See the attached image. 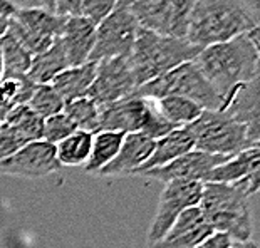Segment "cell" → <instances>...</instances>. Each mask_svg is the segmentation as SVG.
Listing matches in <instances>:
<instances>
[{
	"mask_svg": "<svg viewBox=\"0 0 260 248\" xmlns=\"http://www.w3.org/2000/svg\"><path fill=\"white\" fill-rule=\"evenodd\" d=\"M258 27L230 41L200 49L193 62L223 97L242 84L258 79Z\"/></svg>",
	"mask_w": 260,
	"mask_h": 248,
	"instance_id": "obj_1",
	"label": "cell"
},
{
	"mask_svg": "<svg viewBox=\"0 0 260 248\" xmlns=\"http://www.w3.org/2000/svg\"><path fill=\"white\" fill-rule=\"evenodd\" d=\"M260 24V0H197L186 41L198 49L247 34Z\"/></svg>",
	"mask_w": 260,
	"mask_h": 248,
	"instance_id": "obj_2",
	"label": "cell"
},
{
	"mask_svg": "<svg viewBox=\"0 0 260 248\" xmlns=\"http://www.w3.org/2000/svg\"><path fill=\"white\" fill-rule=\"evenodd\" d=\"M258 183V174L235 183H203L198 208L213 231L225 233L232 241L250 240V198L257 193Z\"/></svg>",
	"mask_w": 260,
	"mask_h": 248,
	"instance_id": "obj_3",
	"label": "cell"
},
{
	"mask_svg": "<svg viewBox=\"0 0 260 248\" xmlns=\"http://www.w3.org/2000/svg\"><path fill=\"white\" fill-rule=\"evenodd\" d=\"M198 52L200 49L186 39L163 37L145 29H138L135 46L126 59L138 89L146 82L170 73L171 69L190 62Z\"/></svg>",
	"mask_w": 260,
	"mask_h": 248,
	"instance_id": "obj_4",
	"label": "cell"
},
{
	"mask_svg": "<svg viewBox=\"0 0 260 248\" xmlns=\"http://www.w3.org/2000/svg\"><path fill=\"white\" fill-rule=\"evenodd\" d=\"M186 128L195 141V150L203 153L235 156L248 148H258V131L232 119L223 111H203Z\"/></svg>",
	"mask_w": 260,
	"mask_h": 248,
	"instance_id": "obj_5",
	"label": "cell"
},
{
	"mask_svg": "<svg viewBox=\"0 0 260 248\" xmlns=\"http://www.w3.org/2000/svg\"><path fill=\"white\" fill-rule=\"evenodd\" d=\"M133 94L151 101L168 96L185 97L198 104L203 111H220L223 108V97L210 86L193 60L140 86Z\"/></svg>",
	"mask_w": 260,
	"mask_h": 248,
	"instance_id": "obj_6",
	"label": "cell"
},
{
	"mask_svg": "<svg viewBox=\"0 0 260 248\" xmlns=\"http://www.w3.org/2000/svg\"><path fill=\"white\" fill-rule=\"evenodd\" d=\"M197 0H133L128 4L140 29L173 39H186Z\"/></svg>",
	"mask_w": 260,
	"mask_h": 248,
	"instance_id": "obj_7",
	"label": "cell"
},
{
	"mask_svg": "<svg viewBox=\"0 0 260 248\" xmlns=\"http://www.w3.org/2000/svg\"><path fill=\"white\" fill-rule=\"evenodd\" d=\"M138 29V22L133 17L128 5L118 4L113 12L96 25L94 47L87 62L128 57L135 46Z\"/></svg>",
	"mask_w": 260,
	"mask_h": 248,
	"instance_id": "obj_8",
	"label": "cell"
},
{
	"mask_svg": "<svg viewBox=\"0 0 260 248\" xmlns=\"http://www.w3.org/2000/svg\"><path fill=\"white\" fill-rule=\"evenodd\" d=\"M62 25L64 17L41 7L17 9L9 19L7 32L17 39L32 56H37L52 46L62 30Z\"/></svg>",
	"mask_w": 260,
	"mask_h": 248,
	"instance_id": "obj_9",
	"label": "cell"
},
{
	"mask_svg": "<svg viewBox=\"0 0 260 248\" xmlns=\"http://www.w3.org/2000/svg\"><path fill=\"white\" fill-rule=\"evenodd\" d=\"M151 227L148 231V245L163 238L165 233L176 222V218L188 208L198 206L202 200L203 183L193 180H171L165 183Z\"/></svg>",
	"mask_w": 260,
	"mask_h": 248,
	"instance_id": "obj_10",
	"label": "cell"
},
{
	"mask_svg": "<svg viewBox=\"0 0 260 248\" xmlns=\"http://www.w3.org/2000/svg\"><path fill=\"white\" fill-rule=\"evenodd\" d=\"M136 91L131 67L126 57L106 59L96 62V76L87 92L98 106H106L123 97L131 96Z\"/></svg>",
	"mask_w": 260,
	"mask_h": 248,
	"instance_id": "obj_11",
	"label": "cell"
},
{
	"mask_svg": "<svg viewBox=\"0 0 260 248\" xmlns=\"http://www.w3.org/2000/svg\"><path fill=\"white\" fill-rule=\"evenodd\" d=\"M60 169L56 156V146L47 141H32L20 148L12 156L0 161V174L42 178Z\"/></svg>",
	"mask_w": 260,
	"mask_h": 248,
	"instance_id": "obj_12",
	"label": "cell"
},
{
	"mask_svg": "<svg viewBox=\"0 0 260 248\" xmlns=\"http://www.w3.org/2000/svg\"><path fill=\"white\" fill-rule=\"evenodd\" d=\"M230 158L232 156L210 154V153H203L198 150H191L186 154H183V156L176 158L175 161H171L167 166L149 169V171L141 173L140 176L163 181V183H168L171 180H193V181L205 183L207 174L212 171L213 168L220 166V164L225 163L226 159H230Z\"/></svg>",
	"mask_w": 260,
	"mask_h": 248,
	"instance_id": "obj_13",
	"label": "cell"
},
{
	"mask_svg": "<svg viewBox=\"0 0 260 248\" xmlns=\"http://www.w3.org/2000/svg\"><path fill=\"white\" fill-rule=\"evenodd\" d=\"M148 109V99L131 94L106 106H99L98 131L113 133H140Z\"/></svg>",
	"mask_w": 260,
	"mask_h": 248,
	"instance_id": "obj_14",
	"label": "cell"
},
{
	"mask_svg": "<svg viewBox=\"0 0 260 248\" xmlns=\"http://www.w3.org/2000/svg\"><path fill=\"white\" fill-rule=\"evenodd\" d=\"M213 233L198 206L188 208L176 218L171 228L148 248H195Z\"/></svg>",
	"mask_w": 260,
	"mask_h": 248,
	"instance_id": "obj_15",
	"label": "cell"
},
{
	"mask_svg": "<svg viewBox=\"0 0 260 248\" xmlns=\"http://www.w3.org/2000/svg\"><path fill=\"white\" fill-rule=\"evenodd\" d=\"M96 25L86 15L66 17L62 30L59 34L60 46L64 49L69 67L82 65L89 60L96 37Z\"/></svg>",
	"mask_w": 260,
	"mask_h": 248,
	"instance_id": "obj_16",
	"label": "cell"
},
{
	"mask_svg": "<svg viewBox=\"0 0 260 248\" xmlns=\"http://www.w3.org/2000/svg\"><path fill=\"white\" fill-rule=\"evenodd\" d=\"M154 141L141 133L124 134L118 154L111 163H108L99 174L103 176H131V173L141 166L153 153Z\"/></svg>",
	"mask_w": 260,
	"mask_h": 248,
	"instance_id": "obj_17",
	"label": "cell"
},
{
	"mask_svg": "<svg viewBox=\"0 0 260 248\" xmlns=\"http://www.w3.org/2000/svg\"><path fill=\"white\" fill-rule=\"evenodd\" d=\"M191 150H195V141H193L190 129L186 126L176 128L170 134L163 136L161 139L154 141L153 153L149 154V158L140 168L131 173V176H140L141 173L149 171V169L167 166L171 161H175L176 158L183 156Z\"/></svg>",
	"mask_w": 260,
	"mask_h": 248,
	"instance_id": "obj_18",
	"label": "cell"
},
{
	"mask_svg": "<svg viewBox=\"0 0 260 248\" xmlns=\"http://www.w3.org/2000/svg\"><path fill=\"white\" fill-rule=\"evenodd\" d=\"M258 79H253L247 84L239 86L225 99V104L220 111H223L232 119L239 121L252 129L258 131L260 126V108H258Z\"/></svg>",
	"mask_w": 260,
	"mask_h": 248,
	"instance_id": "obj_19",
	"label": "cell"
},
{
	"mask_svg": "<svg viewBox=\"0 0 260 248\" xmlns=\"http://www.w3.org/2000/svg\"><path fill=\"white\" fill-rule=\"evenodd\" d=\"M260 166V150L248 148L245 151L237 153L235 156L226 159L220 166L213 168L207 174L205 183H235L248 176L258 174Z\"/></svg>",
	"mask_w": 260,
	"mask_h": 248,
	"instance_id": "obj_20",
	"label": "cell"
},
{
	"mask_svg": "<svg viewBox=\"0 0 260 248\" xmlns=\"http://www.w3.org/2000/svg\"><path fill=\"white\" fill-rule=\"evenodd\" d=\"M94 76H96V62H86L62 70L54 77L51 86L57 91L64 102H69L79 97H87Z\"/></svg>",
	"mask_w": 260,
	"mask_h": 248,
	"instance_id": "obj_21",
	"label": "cell"
},
{
	"mask_svg": "<svg viewBox=\"0 0 260 248\" xmlns=\"http://www.w3.org/2000/svg\"><path fill=\"white\" fill-rule=\"evenodd\" d=\"M68 67H69L68 59H66L64 49L60 46V41L57 37L47 51H44L32 57L30 69H29V73H27V77L37 86L51 84L54 81V77L59 76Z\"/></svg>",
	"mask_w": 260,
	"mask_h": 248,
	"instance_id": "obj_22",
	"label": "cell"
},
{
	"mask_svg": "<svg viewBox=\"0 0 260 248\" xmlns=\"http://www.w3.org/2000/svg\"><path fill=\"white\" fill-rule=\"evenodd\" d=\"M123 137V133H113V131H98V133H94L89 158L84 163L86 171L99 173L108 163H111L119 151Z\"/></svg>",
	"mask_w": 260,
	"mask_h": 248,
	"instance_id": "obj_23",
	"label": "cell"
},
{
	"mask_svg": "<svg viewBox=\"0 0 260 248\" xmlns=\"http://www.w3.org/2000/svg\"><path fill=\"white\" fill-rule=\"evenodd\" d=\"M0 51H2V62H4L2 79H5V77L27 76L34 56L14 36H10L9 32H5L0 37Z\"/></svg>",
	"mask_w": 260,
	"mask_h": 248,
	"instance_id": "obj_24",
	"label": "cell"
},
{
	"mask_svg": "<svg viewBox=\"0 0 260 248\" xmlns=\"http://www.w3.org/2000/svg\"><path fill=\"white\" fill-rule=\"evenodd\" d=\"M154 106H156L159 114H161L165 119L170 121L171 124L178 126V128L191 124L193 121H197L200 118V114L203 113V109L198 106V104L190 101V99L176 97V96L156 99Z\"/></svg>",
	"mask_w": 260,
	"mask_h": 248,
	"instance_id": "obj_25",
	"label": "cell"
},
{
	"mask_svg": "<svg viewBox=\"0 0 260 248\" xmlns=\"http://www.w3.org/2000/svg\"><path fill=\"white\" fill-rule=\"evenodd\" d=\"M92 134L86 131H74L66 139L56 145V156L60 166H79L84 164L91 153Z\"/></svg>",
	"mask_w": 260,
	"mask_h": 248,
	"instance_id": "obj_26",
	"label": "cell"
},
{
	"mask_svg": "<svg viewBox=\"0 0 260 248\" xmlns=\"http://www.w3.org/2000/svg\"><path fill=\"white\" fill-rule=\"evenodd\" d=\"M62 113L73 121L77 131L86 133H98V118L99 106L89 97H79L64 104Z\"/></svg>",
	"mask_w": 260,
	"mask_h": 248,
	"instance_id": "obj_27",
	"label": "cell"
},
{
	"mask_svg": "<svg viewBox=\"0 0 260 248\" xmlns=\"http://www.w3.org/2000/svg\"><path fill=\"white\" fill-rule=\"evenodd\" d=\"M4 121H5V123L15 126V128H17L30 143L42 139L44 119L39 118L34 111H30L27 104L15 106L12 111L7 114V118H5ZM4 121H2V123H4Z\"/></svg>",
	"mask_w": 260,
	"mask_h": 248,
	"instance_id": "obj_28",
	"label": "cell"
},
{
	"mask_svg": "<svg viewBox=\"0 0 260 248\" xmlns=\"http://www.w3.org/2000/svg\"><path fill=\"white\" fill-rule=\"evenodd\" d=\"M64 101L62 97L57 94V91L54 89L51 84H41L36 87L34 94L29 99L27 106L30 111H34L39 118L47 119L54 114L62 113L64 109Z\"/></svg>",
	"mask_w": 260,
	"mask_h": 248,
	"instance_id": "obj_29",
	"label": "cell"
},
{
	"mask_svg": "<svg viewBox=\"0 0 260 248\" xmlns=\"http://www.w3.org/2000/svg\"><path fill=\"white\" fill-rule=\"evenodd\" d=\"M176 128H178V126L171 124L170 121H167L159 114L156 106H154V101L148 99V109H146L145 119H143L140 133L149 137V139L158 141V139H161L163 136L170 134L171 131H175Z\"/></svg>",
	"mask_w": 260,
	"mask_h": 248,
	"instance_id": "obj_30",
	"label": "cell"
},
{
	"mask_svg": "<svg viewBox=\"0 0 260 248\" xmlns=\"http://www.w3.org/2000/svg\"><path fill=\"white\" fill-rule=\"evenodd\" d=\"M74 131H77V128L74 126L73 121L64 113H59V114L51 116V118L44 119L42 139L56 146L59 141L66 139V137L73 134Z\"/></svg>",
	"mask_w": 260,
	"mask_h": 248,
	"instance_id": "obj_31",
	"label": "cell"
},
{
	"mask_svg": "<svg viewBox=\"0 0 260 248\" xmlns=\"http://www.w3.org/2000/svg\"><path fill=\"white\" fill-rule=\"evenodd\" d=\"M29 139L15 128V126L9 123H0V161L9 156H12L14 153H17L20 148L29 145Z\"/></svg>",
	"mask_w": 260,
	"mask_h": 248,
	"instance_id": "obj_32",
	"label": "cell"
},
{
	"mask_svg": "<svg viewBox=\"0 0 260 248\" xmlns=\"http://www.w3.org/2000/svg\"><path fill=\"white\" fill-rule=\"evenodd\" d=\"M121 0H82V15L99 24L108 14H111Z\"/></svg>",
	"mask_w": 260,
	"mask_h": 248,
	"instance_id": "obj_33",
	"label": "cell"
},
{
	"mask_svg": "<svg viewBox=\"0 0 260 248\" xmlns=\"http://www.w3.org/2000/svg\"><path fill=\"white\" fill-rule=\"evenodd\" d=\"M54 14L64 19L82 15V0H54Z\"/></svg>",
	"mask_w": 260,
	"mask_h": 248,
	"instance_id": "obj_34",
	"label": "cell"
},
{
	"mask_svg": "<svg viewBox=\"0 0 260 248\" xmlns=\"http://www.w3.org/2000/svg\"><path fill=\"white\" fill-rule=\"evenodd\" d=\"M230 245H232V240L225 233L213 231L212 235L207 236V238L195 248H230Z\"/></svg>",
	"mask_w": 260,
	"mask_h": 248,
	"instance_id": "obj_35",
	"label": "cell"
},
{
	"mask_svg": "<svg viewBox=\"0 0 260 248\" xmlns=\"http://www.w3.org/2000/svg\"><path fill=\"white\" fill-rule=\"evenodd\" d=\"M17 7L10 0H0V20H9L15 14Z\"/></svg>",
	"mask_w": 260,
	"mask_h": 248,
	"instance_id": "obj_36",
	"label": "cell"
},
{
	"mask_svg": "<svg viewBox=\"0 0 260 248\" xmlns=\"http://www.w3.org/2000/svg\"><path fill=\"white\" fill-rule=\"evenodd\" d=\"M15 108V104L10 101L9 97H5V94L2 91H0V123L7 118V114L12 111V109Z\"/></svg>",
	"mask_w": 260,
	"mask_h": 248,
	"instance_id": "obj_37",
	"label": "cell"
},
{
	"mask_svg": "<svg viewBox=\"0 0 260 248\" xmlns=\"http://www.w3.org/2000/svg\"><path fill=\"white\" fill-rule=\"evenodd\" d=\"M17 9H30V7H39L37 0H10Z\"/></svg>",
	"mask_w": 260,
	"mask_h": 248,
	"instance_id": "obj_38",
	"label": "cell"
},
{
	"mask_svg": "<svg viewBox=\"0 0 260 248\" xmlns=\"http://www.w3.org/2000/svg\"><path fill=\"white\" fill-rule=\"evenodd\" d=\"M230 248H258V246L253 240H247V241H232Z\"/></svg>",
	"mask_w": 260,
	"mask_h": 248,
	"instance_id": "obj_39",
	"label": "cell"
},
{
	"mask_svg": "<svg viewBox=\"0 0 260 248\" xmlns=\"http://www.w3.org/2000/svg\"><path fill=\"white\" fill-rule=\"evenodd\" d=\"M37 2H39V7L41 9L54 14V0H37Z\"/></svg>",
	"mask_w": 260,
	"mask_h": 248,
	"instance_id": "obj_40",
	"label": "cell"
},
{
	"mask_svg": "<svg viewBox=\"0 0 260 248\" xmlns=\"http://www.w3.org/2000/svg\"><path fill=\"white\" fill-rule=\"evenodd\" d=\"M4 77V62H2V51H0V81Z\"/></svg>",
	"mask_w": 260,
	"mask_h": 248,
	"instance_id": "obj_41",
	"label": "cell"
},
{
	"mask_svg": "<svg viewBox=\"0 0 260 248\" xmlns=\"http://www.w3.org/2000/svg\"><path fill=\"white\" fill-rule=\"evenodd\" d=\"M131 2H133V0H121L119 4H124V5H128V4H131Z\"/></svg>",
	"mask_w": 260,
	"mask_h": 248,
	"instance_id": "obj_42",
	"label": "cell"
}]
</instances>
